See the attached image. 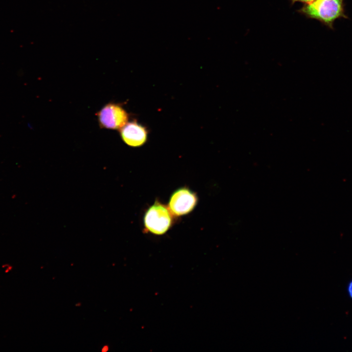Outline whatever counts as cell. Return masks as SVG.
Masks as SVG:
<instances>
[{
  "mask_svg": "<svg viewBox=\"0 0 352 352\" xmlns=\"http://www.w3.org/2000/svg\"><path fill=\"white\" fill-rule=\"evenodd\" d=\"M299 11L330 27L336 19L345 16L342 0H314L305 4Z\"/></svg>",
  "mask_w": 352,
  "mask_h": 352,
  "instance_id": "6da1fadb",
  "label": "cell"
},
{
  "mask_svg": "<svg viewBox=\"0 0 352 352\" xmlns=\"http://www.w3.org/2000/svg\"><path fill=\"white\" fill-rule=\"evenodd\" d=\"M170 210L165 205L156 201L146 212L144 217L145 228L155 235H162L172 224Z\"/></svg>",
  "mask_w": 352,
  "mask_h": 352,
  "instance_id": "7a4b0ae2",
  "label": "cell"
},
{
  "mask_svg": "<svg viewBox=\"0 0 352 352\" xmlns=\"http://www.w3.org/2000/svg\"><path fill=\"white\" fill-rule=\"evenodd\" d=\"M99 125L102 128L120 130L128 121L129 115L120 105L109 103L97 113Z\"/></svg>",
  "mask_w": 352,
  "mask_h": 352,
  "instance_id": "3957f363",
  "label": "cell"
},
{
  "mask_svg": "<svg viewBox=\"0 0 352 352\" xmlns=\"http://www.w3.org/2000/svg\"><path fill=\"white\" fill-rule=\"evenodd\" d=\"M197 202L195 194L187 188H182L172 194L169 202V208L174 215L182 216L190 212Z\"/></svg>",
  "mask_w": 352,
  "mask_h": 352,
  "instance_id": "277c9868",
  "label": "cell"
},
{
  "mask_svg": "<svg viewBox=\"0 0 352 352\" xmlns=\"http://www.w3.org/2000/svg\"><path fill=\"white\" fill-rule=\"evenodd\" d=\"M122 140L131 147H139L147 141L148 131L136 121L127 122L120 129Z\"/></svg>",
  "mask_w": 352,
  "mask_h": 352,
  "instance_id": "5b68a950",
  "label": "cell"
},
{
  "mask_svg": "<svg viewBox=\"0 0 352 352\" xmlns=\"http://www.w3.org/2000/svg\"><path fill=\"white\" fill-rule=\"evenodd\" d=\"M5 269V272L8 273L12 269V266L8 264H5L2 266Z\"/></svg>",
  "mask_w": 352,
  "mask_h": 352,
  "instance_id": "8992f818",
  "label": "cell"
},
{
  "mask_svg": "<svg viewBox=\"0 0 352 352\" xmlns=\"http://www.w3.org/2000/svg\"><path fill=\"white\" fill-rule=\"evenodd\" d=\"M314 0H291L292 3H294V2H295L297 1H299V2H302L306 3V4L309 3L313 1Z\"/></svg>",
  "mask_w": 352,
  "mask_h": 352,
  "instance_id": "52a82bcc",
  "label": "cell"
},
{
  "mask_svg": "<svg viewBox=\"0 0 352 352\" xmlns=\"http://www.w3.org/2000/svg\"><path fill=\"white\" fill-rule=\"evenodd\" d=\"M348 293L350 296L352 298V281L349 284Z\"/></svg>",
  "mask_w": 352,
  "mask_h": 352,
  "instance_id": "ba28073f",
  "label": "cell"
},
{
  "mask_svg": "<svg viewBox=\"0 0 352 352\" xmlns=\"http://www.w3.org/2000/svg\"><path fill=\"white\" fill-rule=\"evenodd\" d=\"M109 350V347L107 345L104 346L102 349V352H107Z\"/></svg>",
  "mask_w": 352,
  "mask_h": 352,
  "instance_id": "9c48e42d",
  "label": "cell"
}]
</instances>
